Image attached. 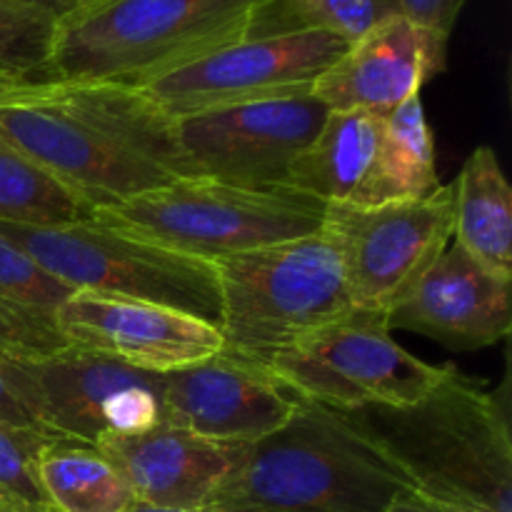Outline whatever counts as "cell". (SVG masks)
<instances>
[{
  "label": "cell",
  "mask_w": 512,
  "mask_h": 512,
  "mask_svg": "<svg viewBox=\"0 0 512 512\" xmlns=\"http://www.w3.org/2000/svg\"><path fill=\"white\" fill-rule=\"evenodd\" d=\"M0 135L95 210L185 178L173 118L133 85L10 80Z\"/></svg>",
  "instance_id": "obj_1"
},
{
  "label": "cell",
  "mask_w": 512,
  "mask_h": 512,
  "mask_svg": "<svg viewBox=\"0 0 512 512\" xmlns=\"http://www.w3.org/2000/svg\"><path fill=\"white\" fill-rule=\"evenodd\" d=\"M415 493L478 512H512L508 380L488 393L455 365L415 403L338 410Z\"/></svg>",
  "instance_id": "obj_2"
},
{
  "label": "cell",
  "mask_w": 512,
  "mask_h": 512,
  "mask_svg": "<svg viewBox=\"0 0 512 512\" xmlns=\"http://www.w3.org/2000/svg\"><path fill=\"white\" fill-rule=\"evenodd\" d=\"M410 493L408 475L338 410L298 398L288 423L238 445L208 510L388 512Z\"/></svg>",
  "instance_id": "obj_3"
},
{
  "label": "cell",
  "mask_w": 512,
  "mask_h": 512,
  "mask_svg": "<svg viewBox=\"0 0 512 512\" xmlns=\"http://www.w3.org/2000/svg\"><path fill=\"white\" fill-rule=\"evenodd\" d=\"M265 0H88L60 20L43 80L140 88L248 38Z\"/></svg>",
  "instance_id": "obj_4"
},
{
  "label": "cell",
  "mask_w": 512,
  "mask_h": 512,
  "mask_svg": "<svg viewBox=\"0 0 512 512\" xmlns=\"http://www.w3.org/2000/svg\"><path fill=\"white\" fill-rule=\"evenodd\" d=\"M223 353L268 370L270 360L353 310L338 243L325 228L213 260Z\"/></svg>",
  "instance_id": "obj_5"
},
{
  "label": "cell",
  "mask_w": 512,
  "mask_h": 512,
  "mask_svg": "<svg viewBox=\"0 0 512 512\" xmlns=\"http://www.w3.org/2000/svg\"><path fill=\"white\" fill-rule=\"evenodd\" d=\"M328 205L288 185L178 178L163 188L95 210V223L140 240L213 260L318 233Z\"/></svg>",
  "instance_id": "obj_6"
},
{
  "label": "cell",
  "mask_w": 512,
  "mask_h": 512,
  "mask_svg": "<svg viewBox=\"0 0 512 512\" xmlns=\"http://www.w3.org/2000/svg\"><path fill=\"white\" fill-rule=\"evenodd\" d=\"M0 235L75 293L168 305L220 325L218 275L208 260L160 248L95 220L50 228L0 220Z\"/></svg>",
  "instance_id": "obj_7"
},
{
  "label": "cell",
  "mask_w": 512,
  "mask_h": 512,
  "mask_svg": "<svg viewBox=\"0 0 512 512\" xmlns=\"http://www.w3.org/2000/svg\"><path fill=\"white\" fill-rule=\"evenodd\" d=\"M400 348L388 313L353 308L275 355L268 373L298 398L333 410L410 405L445 375Z\"/></svg>",
  "instance_id": "obj_8"
},
{
  "label": "cell",
  "mask_w": 512,
  "mask_h": 512,
  "mask_svg": "<svg viewBox=\"0 0 512 512\" xmlns=\"http://www.w3.org/2000/svg\"><path fill=\"white\" fill-rule=\"evenodd\" d=\"M455 225V185L403 203H330L323 228L338 243L353 308L390 313L445 253Z\"/></svg>",
  "instance_id": "obj_9"
},
{
  "label": "cell",
  "mask_w": 512,
  "mask_h": 512,
  "mask_svg": "<svg viewBox=\"0 0 512 512\" xmlns=\"http://www.w3.org/2000/svg\"><path fill=\"white\" fill-rule=\"evenodd\" d=\"M20 390L45 433L100 445L113 435L165 423L163 375L68 345L45 358H18Z\"/></svg>",
  "instance_id": "obj_10"
},
{
  "label": "cell",
  "mask_w": 512,
  "mask_h": 512,
  "mask_svg": "<svg viewBox=\"0 0 512 512\" xmlns=\"http://www.w3.org/2000/svg\"><path fill=\"white\" fill-rule=\"evenodd\" d=\"M330 110L310 90L173 118L185 178L285 185Z\"/></svg>",
  "instance_id": "obj_11"
},
{
  "label": "cell",
  "mask_w": 512,
  "mask_h": 512,
  "mask_svg": "<svg viewBox=\"0 0 512 512\" xmlns=\"http://www.w3.org/2000/svg\"><path fill=\"white\" fill-rule=\"evenodd\" d=\"M348 45L323 30L243 38L148 80L140 90L168 118L300 93L313 88L315 78L325 73Z\"/></svg>",
  "instance_id": "obj_12"
},
{
  "label": "cell",
  "mask_w": 512,
  "mask_h": 512,
  "mask_svg": "<svg viewBox=\"0 0 512 512\" xmlns=\"http://www.w3.org/2000/svg\"><path fill=\"white\" fill-rule=\"evenodd\" d=\"M53 323L73 348L145 373H173L223 353L218 325L145 300L73 293L55 310Z\"/></svg>",
  "instance_id": "obj_13"
},
{
  "label": "cell",
  "mask_w": 512,
  "mask_h": 512,
  "mask_svg": "<svg viewBox=\"0 0 512 512\" xmlns=\"http://www.w3.org/2000/svg\"><path fill=\"white\" fill-rule=\"evenodd\" d=\"M295 403L268 370L225 353L163 373L165 423L215 443H255L288 423Z\"/></svg>",
  "instance_id": "obj_14"
},
{
  "label": "cell",
  "mask_w": 512,
  "mask_h": 512,
  "mask_svg": "<svg viewBox=\"0 0 512 512\" xmlns=\"http://www.w3.org/2000/svg\"><path fill=\"white\" fill-rule=\"evenodd\" d=\"M445 35L410 23L403 15L383 20L315 78L310 93L328 110H370L385 115L420 95L448 63Z\"/></svg>",
  "instance_id": "obj_15"
},
{
  "label": "cell",
  "mask_w": 512,
  "mask_h": 512,
  "mask_svg": "<svg viewBox=\"0 0 512 512\" xmlns=\"http://www.w3.org/2000/svg\"><path fill=\"white\" fill-rule=\"evenodd\" d=\"M510 283L453 243L390 310L388 325L450 350L490 348L512 330Z\"/></svg>",
  "instance_id": "obj_16"
},
{
  "label": "cell",
  "mask_w": 512,
  "mask_h": 512,
  "mask_svg": "<svg viewBox=\"0 0 512 512\" xmlns=\"http://www.w3.org/2000/svg\"><path fill=\"white\" fill-rule=\"evenodd\" d=\"M95 448L120 470L138 505L155 510H208L238 458V445L198 438L168 423L113 435Z\"/></svg>",
  "instance_id": "obj_17"
},
{
  "label": "cell",
  "mask_w": 512,
  "mask_h": 512,
  "mask_svg": "<svg viewBox=\"0 0 512 512\" xmlns=\"http://www.w3.org/2000/svg\"><path fill=\"white\" fill-rule=\"evenodd\" d=\"M383 115L370 110H330L313 143L295 158L285 185L320 203H353L368 178Z\"/></svg>",
  "instance_id": "obj_18"
},
{
  "label": "cell",
  "mask_w": 512,
  "mask_h": 512,
  "mask_svg": "<svg viewBox=\"0 0 512 512\" xmlns=\"http://www.w3.org/2000/svg\"><path fill=\"white\" fill-rule=\"evenodd\" d=\"M438 188L435 140L425 120L420 95H413L383 115L378 150L368 178L348 205L370 208V205L420 200L433 195Z\"/></svg>",
  "instance_id": "obj_19"
},
{
  "label": "cell",
  "mask_w": 512,
  "mask_h": 512,
  "mask_svg": "<svg viewBox=\"0 0 512 512\" xmlns=\"http://www.w3.org/2000/svg\"><path fill=\"white\" fill-rule=\"evenodd\" d=\"M453 238L500 278L512 280V190L498 153L480 145L455 180Z\"/></svg>",
  "instance_id": "obj_20"
},
{
  "label": "cell",
  "mask_w": 512,
  "mask_h": 512,
  "mask_svg": "<svg viewBox=\"0 0 512 512\" xmlns=\"http://www.w3.org/2000/svg\"><path fill=\"white\" fill-rule=\"evenodd\" d=\"M38 483L53 512H130L138 505L100 448L53 438L38 458Z\"/></svg>",
  "instance_id": "obj_21"
},
{
  "label": "cell",
  "mask_w": 512,
  "mask_h": 512,
  "mask_svg": "<svg viewBox=\"0 0 512 512\" xmlns=\"http://www.w3.org/2000/svg\"><path fill=\"white\" fill-rule=\"evenodd\" d=\"M93 213L88 200L0 135V220L50 228L83 223Z\"/></svg>",
  "instance_id": "obj_22"
},
{
  "label": "cell",
  "mask_w": 512,
  "mask_h": 512,
  "mask_svg": "<svg viewBox=\"0 0 512 512\" xmlns=\"http://www.w3.org/2000/svg\"><path fill=\"white\" fill-rule=\"evenodd\" d=\"M393 15L398 0H265L248 38L323 30L353 43Z\"/></svg>",
  "instance_id": "obj_23"
},
{
  "label": "cell",
  "mask_w": 512,
  "mask_h": 512,
  "mask_svg": "<svg viewBox=\"0 0 512 512\" xmlns=\"http://www.w3.org/2000/svg\"><path fill=\"white\" fill-rule=\"evenodd\" d=\"M60 20L18 0H0V78L43 80Z\"/></svg>",
  "instance_id": "obj_24"
},
{
  "label": "cell",
  "mask_w": 512,
  "mask_h": 512,
  "mask_svg": "<svg viewBox=\"0 0 512 512\" xmlns=\"http://www.w3.org/2000/svg\"><path fill=\"white\" fill-rule=\"evenodd\" d=\"M75 290L40 268L28 253L0 235V295L53 318Z\"/></svg>",
  "instance_id": "obj_25"
},
{
  "label": "cell",
  "mask_w": 512,
  "mask_h": 512,
  "mask_svg": "<svg viewBox=\"0 0 512 512\" xmlns=\"http://www.w3.org/2000/svg\"><path fill=\"white\" fill-rule=\"evenodd\" d=\"M58 435L0 423V500L48 505L38 483V458Z\"/></svg>",
  "instance_id": "obj_26"
},
{
  "label": "cell",
  "mask_w": 512,
  "mask_h": 512,
  "mask_svg": "<svg viewBox=\"0 0 512 512\" xmlns=\"http://www.w3.org/2000/svg\"><path fill=\"white\" fill-rule=\"evenodd\" d=\"M63 348H68V343L58 333L53 318L0 295V353L35 360Z\"/></svg>",
  "instance_id": "obj_27"
},
{
  "label": "cell",
  "mask_w": 512,
  "mask_h": 512,
  "mask_svg": "<svg viewBox=\"0 0 512 512\" xmlns=\"http://www.w3.org/2000/svg\"><path fill=\"white\" fill-rule=\"evenodd\" d=\"M0 423L45 433L40 420L30 410L28 400L23 398V390H20L18 358L8 353H0Z\"/></svg>",
  "instance_id": "obj_28"
},
{
  "label": "cell",
  "mask_w": 512,
  "mask_h": 512,
  "mask_svg": "<svg viewBox=\"0 0 512 512\" xmlns=\"http://www.w3.org/2000/svg\"><path fill=\"white\" fill-rule=\"evenodd\" d=\"M463 5L465 0H398V8L403 18L420 25V28L445 35V38L453 35V28L458 23V15L463 10Z\"/></svg>",
  "instance_id": "obj_29"
},
{
  "label": "cell",
  "mask_w": 512,
  "mask_h": 512,
  "mask_svg": "<svg viewBox=\"0 0 512 512\" xmlns=\"http://www.w3.org/2000/svg\"><path fill=\"white\" fill-rule=\"evenodd\" d=\"M388 512H478V510H468L460 508V505H450V503H440V500L425 498L420 493H410L405 495L403 500L393 505Z\"/></svg>",
  "instance_id": "obj_30"
},
{
  "label": "cell",
  "mask_w": 512,
  "mask_h": 512,
  "mask_svg": "<svg viewBox=\"0 0 512 512\" xmlns=\"http://www.w3.org/2000/svg\"><path fill=\"white\" fill-rule=\"evenodd\" d=\"M18 3L33 5V8H40V10H45V13L55 15L58 20H63V18H68L70 13H75V10H78L85 0H18Z\"/></svg>",
  "instance_id": "obj_31"
},
{
  "label": "cell",
  "mask_w": 512,
  "mask_h": 512,
  "mask_svg": "<svg viewBox=\"0 0 512 512\" xmlns=\"http://www.w3.org/2000/svg\"><path fill=\"white\" fill-rule=\"evenodd\" d=\"M0 512H53L48 505H25L13 500H0Z\"/></svg>",
  "instance_id": "obj_32"
},
{
  "label": "cell",
  "mask_w": 512,
  "mask_h": 512,
  "mask_svg": "<svg viewBox=\"0 0 512 512\" xmlns=\"http://www.w3.org/2000/svg\"><path fill=\"white\" fill-rule=\"evenodd\" d=\"M130 512H218V510H155V508H145V505H135Z\"/></svg>",
  "instance_id": "obj_33"
},
{
  "label": "cell",
  "mask_w": 512,
  "mask_h": 512,
  "mask_svg": "<svg viewBox=\"0 0 512 512\" xmlns=\"http://www.w3.org/2000/svg\"><path fill=\"white\" fill-rule=\"evenodd\" d=\"M5 83H10V78H0V85H5Z\"/></svg>",
  "instance_id": "obj_34"
},
{
  "label": "cell",
  "mask_w": 512,
  "mask_h": 512,
  "mask_svg": "<svg viewBox=\"0 0 512 512\" xmlns=\"http://www.w3.org/2000/svg\"><path fill=\"white\" fill-rule=\"evenodd\" d=\"M85 3H88V0H85Z\"/></svg>",
  "instance_id": "obj_35"
}]
</instances>
